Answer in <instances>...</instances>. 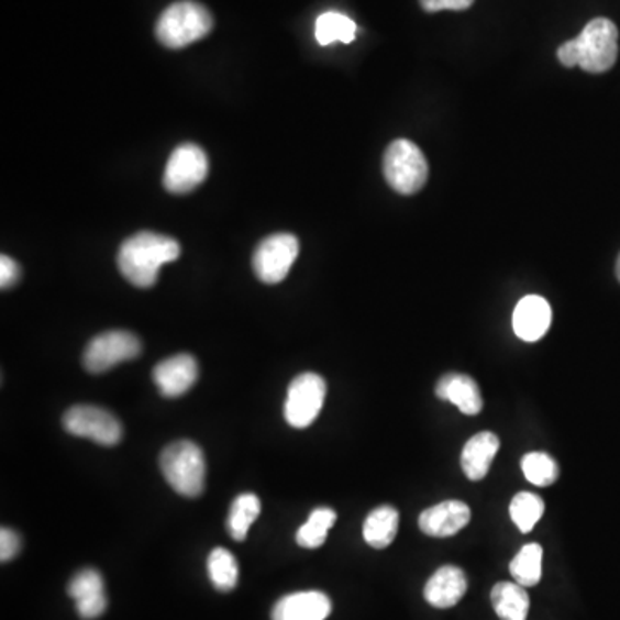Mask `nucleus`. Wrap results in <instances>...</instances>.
<instances>
[{
    "instance_id": "nucleus-14",
    "label": "nucleus",
    "mask_w": 620,
    "mask_h": 620,
    "mask_svg": "<svg viewBox=\"0 0 620 620\" xmlns=\"http://www.w3.org/2000/svg\"><path fill=\"white\" fill-rule=\"evenodd\" d=\"M513 331L524 342H538L552 324V309L543 297L529 295L517 303L512 318Z\"/></svg>"
},
{
    "instance_id": "nucleus-19",
    "label": "nucleus",
    "mask_w": 620,
    "mask_h": 620,
    "mask_svg": "<svg viewBox=\"0 0 620 620\" xmlns=\"http://www.w3.org/2000/svg\"><path fill=\"white\" fill-rule=\"evenodd\" d=\"M362 533L367 545L373 549L390 546L398 533V510L390 506L374 509L364 521Z\"/></svg>"
},
{
    "instance_id": "nucleus-24",
    "label": "nucleus",
    "mask_w": 620,
    "mask_h": 620,
    "mask_svg": "<svg viewBox=\"0 0 620 620\" xmlns=\"http://www.w3.org/2000/svg\"><path fill=\"white\" fill-rule=\"evenodd\" d=\"M258 513H261V500L257 495L243 494L236 497L231 506L230 517H228V531L231 538L235 541L245 540Z\"/></svg>"
},
{
    "instance_id": "nucleus-6",
    "label": "nucleus",
    "mask_w": 620,
    "mask_h": 620,
    "mask_svg": "<svg viewBox=\"0 0 620 620\" xmlns=\"http://www.w3.org/2000/svg\"><path fill=\"white\" fill-rule=\"evenodd\" d=\"M300 243L291 233H276L258 243L252 258L255 276L267 285H276L287 278L299 257Z\"/></svg>"
},
{
    "instance_id": "nucleus-7",
    "label": "nucleus",
    "mask_w": 620,
    "mask_h": 620,
    "mask_svg": "<svg viewBox=\"0 0 620 620\" xmlns=\"http://www.w3.org/2000/svg\"><path fill=\"white\" fill-rule=\"evenodd\" d=\"M326 381L315 373H303L288 386L285 419L291 428L303 430L318 419L326 400Z\"/></svg>"
},
{
    "instance_id": "nucleus-16",
    "label": "nucleus",
    "mask_w": 620,
    "mask_h": 620,
    "mask_svg": "<svg viewBox=\"0 0 620 620\" xmlns=\"http://www.w3.org/2000/svg\"><path fill=\"white\" fill-rule=\"evenodd\" d=\"M467 591V577L455 565H443L425 583L424 598L436 609L455 607Z\"/></svg>"
},
{
    "instance_id": "nucleus-17",
    "label": "nucleus",
    "mask_w": 620,
    "mask_h": 620,
    "mask_svg": "<svg viewBox=\"0 0 620 620\" xmlns=\"http://www.w3.org/2000/svg\"><path fill=\"white\" fill-rule=\"evenodd\" d=\"M436 395L457 406L465 416H476L481 412L483 397L479 386L467 374L449 373L436 385Z\"/></svg>"
},
{
    "instance_id": "nucleus-21",
    "label": "nucleus",
    "mask_w": 620,
    "mask_h": 620,
    "mask_svg": "<svg viewBox=\"0 0 620 620\" xmlns=\"http://www.w3.org/2000/svg\"><path fill=\"white\" fill-rule=\"evenodd\" d=\"M357 24L342 12H324L315 21V41L321 45H331L334 42L351 44L355 41Z\"/></svg>"
},
{
    "instance_id": "nucleus-29",
    "label": "nucleus",
    "mask_w": 620,
    "mask_h": 620,
    "mask_svg": "<svg viewBox=\"0 0 620 620\" xmlns=\"http://www.w3.org/2000/svg\"><path fill=\"white\" fill-rule=\"evenodd\" d=\"M21 278V269L14 258L2 255L0 257V287L2 290L14 287Z\"/></svg>"
},
{
    "instance_id": "nucleus-31",
    "label": "nucleus",
    "mask_w": 620,
    "mask_h": 620,
    "mask_svg": "<svg viewBox=\"0 0 620 620\" xmlns=\"http://www.w3.org/2000/svg\"><path fill=\"white\" fill-rule=\"evenodd\" d=\"M616 273H617V278H619L620 281V255L619 258H617Z\"/></svg>"
},
{
    "instance_id": "nucleus-22",
    "label": "nucleus",
    "mask_w": 620,
    "mask_h": 620,
    "mask_svg": "<svg viewBox=\"0 0 620 620\" xmlns=\"http://www.w3.org/2000/svg\"><path fill=\"white\" fill-rule=\"evenodd\" d=\"M543 573V549L536 543H529L522 546L521 552L517 553L510 562V574L516 579L517 585L524 588H533L540 583Z\"/></svg>"
},
{
    "instance_id": "nucleus-23",
    "label": "nucleus",
    "mask_w": 620,
    "mask_h": 620,
    "mask_svg": "<svg viewBox=\"0 0 620 620\" xmlns=\"http://www.w3.org/2000/svg\"><path fill=\"white\" fill-rule=\"evenodd\" d=\"M207 571H209L212 586L218 591L230 593L239 585V562L228 550H212L207 561Z\"/></svg>"
},
{
    "instance_id": "nucleus-3",
    "label": "nucleus",
    "mask_w": 620,
    "mask_h": 620,
    "mask_svg": "<svg viewBox=\"0 0 620 620\" xmlns=\"http://www.w3.org/2000/svg\"><path fill=\"white\" fill-rule=\"evenodd\" d=\"M214 29L211 12L199 2L181 0L169 5L155 24L157 41L167 48H184Z\"/></svg>"
},
{
    "instance_id": "nucleus-25",
    "label": "nucleus",
    "mask_w": 620,
    "mask_h": 620,
    "mask_svg": "<svg viewBox=\"0 0 620 620\" xmlns=\"http://www.w3.org/2000/svg\"><path fill=\"white\" fill-rule=\"evenodd\" d=\"M334 522H336V512L333 509H328V507L315 509L314 512L310 513L306 524L297 531L295 540L302 549H319V546L324 545L328 531L333 528Z\"/></svg>"
},
{
    "instance_id": "nucleus-26",
    "label": "nucleus",
    "mask_w": 620,
    "mask_h": 620,
    "mask_svg": "<svg viewBox=\"0 0 620 620\" xmlns=\"http://www.w3.org/2000/svg\"><path fill=\"white\" fill-rule=\"evenodd\" d=\"M545 513V501L541 500L538 495L522 491L513 497L510 503V517L513 524L521 529L522 533L533 531L541 517Z\"/></svg>"
},
{
    "instance_id": "nucleus-18",
    "label": "nucleus",
    "mask_w": 620,
    "mask_h": 620,
    "mask_svg": "<svg viewBox=\"0 0 620 620\" xmlns=\"http://www.w3.org/2000/svg\"><path fill=\"white\" fill-rule=\"evenodd\" d=\"M500 449L497 434L483 431L470 438L462 450V469L470 481H481L488 474L491 462Z\"/></svg>"
},
{
    "instance_id": "nucleus-1",
    "label": "nucleus",
    "mask_w": 620,
    "mask_h": 620,
    "mask_svg": "<svg viewBox=\"0 0 620 620\" xmlns=\"http://www.w3.org/2000/svg\"><path fill=\"white\" fill-rule=\"evenodd\" d=\"M181 254L175 239L152 231H140L121 245L118 267L128 281L139 288L154 287L164 264L173 263Z\"/></svg>"
},
{
    "instance_id": "nucleus-11",
    "label": "nucleus",
    "mask_w": 620,
    "mask_h": 620,
    "mask_svg": "<svg viewBox=\"0 0 620 620\" xmlns=\"http://www.w3.org/2000/svg\"><path fill=\"white\" fill-rule=\"evenodd\" d=\"M199 379V364L196 357L188 354L175 355L157 364L154 369V381L160 395L166 398H178L187 394Z\"/></svg>"
},
{
    "instance_id": "nucleus-15",
    "label": "nucleus",
    "mask_w": 620,
    "mask_h": 620,
    "mask_svg": "<svg viewBox=\"0 0 620 620\" xmlns=\"http://www.w3.org/2000/svg\"><path fill=\"white\" fill-rule=\"evenodd\" d=\"M331 600L321 591L291 593L275 605L273 620H326L331 613Z\"/></svg>"
},
{
    "instance_id": "nucleus-30",
    "label": "nucleus",
    "mask_w": 620,
    "mask_h": 620,
    "mask_svg": "<svg viewBox=\"0 0 620 620\" xmlns=\"http://www.w3.org/2000/svg\"><path fill=\"white\" fill-rule=\"evenodd\" d=\"M425 12L465 11L474 4V0H419Z\"/></svg>"
},
{
    "instance_id": "nucleus-13",
    "label": "nucleus",
    "mask_w": 620,
    "mask_h": 620,
    "mask_svg": "<svg viewBox=\"0 0 620 620\" xmlns=\"http://www.w3.org/2000/svg\"><path fill=\"white\" fill-rule=\"evenodd\" d=\"M68 595L76 601L78 616L93 620L108 610V597L103 591V577L96 568H84L73 577Z\"/></svg>"
},
{
    "instance_id": "nucleus-2",
    "label": "nucleus",
    "mask_w": 620,
    "mask_h": 620,
    "mask_svg": "<svg viewBox=\"0 0 620 620\" xmlns=\"http://www.w3.org/2000/svg\"><path fill=\"white\" fill-rule=\"evenodd\" d=\"M557 57L565 68L579 66L593 75L610 71L619 57V30L616 23L607 18H595L586 24L579 36L558 47Z\"/></svg>"
},
{
    "instance_id": "nucleus-4",
    "label": "nucleus",
    "mask_w": 620,
    "mask_h": 620,
    "mask_svg": "<svg viewBox=\"0 0 620 620\" xmlns=\"http://www.w3.org/2000/svg\"><path fill=\"white\" fill-rule=\"evenodd\" d=\"M160 470L167 485L181 497H199L206 486V458L199 445L190 440H179L163 450Z\"/></svg>"
},
{
    "instance_id": "nucleus-9",
    "label": "nucleus",
    "mask_w": 620,
    "mask_h": 620,
    "mask_svg": "<svg viewBox=\"0 0 620 620\" xmlns=\"http://www.w3.org/2000/svg\"><path fill=\"white\" fill-rule=\"evenodd\" d=\"M142 354V342L130 331H108L88 343L84 354L85 369L100 374L121 362L133 361Z\"/></svg>"
},
{
    "instance_id": "nucleus-5",
    "label": "nucleus",
    "mask_w": 620,
    "mask_h": 620,
    "mask_svg": "<svg viewBox=\"0 0 620 620\" xmlns=\"http://www.w3.org/2000/svg\"><path fill=\"white\" fill-rule=\"evenodd\" d=\"M383 173L395 191L402 196H413L428 181L430 166L418 145L410 140L400 139L386 148Z\"/></svg>"
},
{
    "instance_id": "nucleus-12",
    "label": "nucleus",
    "mask_w": 620,
    "mask_h": 620,
    "mask_svg": "<svg viewBox=\"0 0 620 620\" xmlns=\"http://www.w3.org/2000/svg\"><path fill=\"white\" fill-rule=\"evenodd\" d=\"M470 509L458 500H446L419 516V529L431 538H450L469 524Z\"/></svg>"
},
{
    "instance_id": "nucleus-20",
    "label": "nucleus",
    "mask_w": 620,
    "mask_h": 620,
    "mask_svg": "<svg viewBox=\"0 0 620 620\" xmlns=\"http://www.w3.org/2000/svg\"><path fill=\"white\" fill-rule=\"evenodd\" d=\"M491 604L501 620H525L529 613V595L517 583H498L491 589Z\"/></svg>"
},
{
    "instance_id": "nucleus-27",
    "label": "nucleus",
    "mask_w": 620,
    "mask_h": 620,
    "mask_svg": "<svg viewBox=\"0 0 620 620\" xmlns=\"http://www.w3.org/2000/svg\"><path fill=\"white\" fill-rule=\"evenodd\" d=\"M521 465L525 479L533 483L534 486H540V488L552 486L553 483L557 481L558 474H561L557 462L553 461L545 452L525 454Z\"/></svg>"
},
{
    "instance_id": "nucleus-10",
    "label": "nucleus",
    "mask_w": 620,
    "mask_h": 620,
    "mask_svg": "<svg viewBox=\"0 0 620 620\" xmlns=\"http://www.w3.org/2000/svg\"><path fill=\"white\" fill-rule=\"evenodd\" d=\"M64 430L88 438L99 445L114 446L123 438L121 422L109 410L96 406H76L64 413Z\"/></svg>"
},
{
    "instance_id": "nucleus-28",
    "label": "nucleus",
    "mask_w": 620,
    "mask_h": 620,
    "mask_svg": "<svg viewBox=\"0 0 620 620\" xmlns=\"http://www.w3.org/2000/svg\"><path fill=\"white\" fill-rule=\"evenodd\" d=\"M21 549V538L9 528L0 529V561L9 562L16 557Z\"/></svg>"
},
{
    "instance_id": "nucleus-8",
    "label": "nucleus",
    "mask_w": 620,
    "mask_h": 620,
    "mask_svg": "<svg viewBox=\"0 0 620 620\" xmlns=\"http://www.w3.org/2000/svg\"><path fill=\"white\" fill-rule=\"evenodd\" d=\"M209 160L199 145L184 144L173 151L164 169L163 185L169 193L185 196L206 181Z\"/></svg>"
}]
</instances>
